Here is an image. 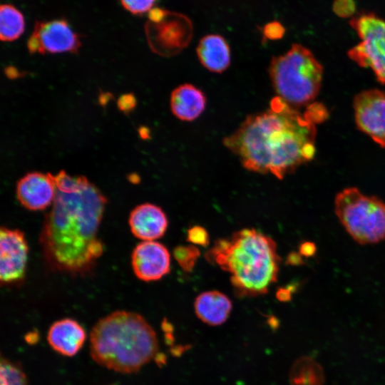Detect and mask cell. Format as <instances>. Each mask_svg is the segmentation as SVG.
<instances>
[{
	"label": "cell",
	"instance_id": "cell-5",
	"mask_svg": "<svg viewBox=\"0 0 385 385\" xmlns=\"http://www.w3.org/2000/svg\"><path fill=\"white\" fill-rule=\"evenodd\" d=\"M268 71L277 96L295 109L312 103L320 90L323 67L301 44L294 43L285 53L274 56Z\"/></svg>",
	"mask_w": 385,
	"mask_h": 385
},
{
	"label": "cell",
	"instance_id": "cell-1",
	"mask_svg": "<svg viewBox=\"0 0 385 385\" xmlns=\"http://www.w3.org/2000/svg\"><path fill=\"white\" fill-rule=\"evenodd\" d=\"M53 177L55 197L39 237L43 256L54 270L86 274L103 252L98 232L107 199L84 176L61 170Z\"/></svg>",
	"mask_w": 385,
	"mask_h": 385
},
{
	"label": "cell",
	"instance_id": "cell-28",
	"mask_svg": "<svg viewBox=\"0 0 385 385\" xmlns=\"http://www.w3.org/2000/svg\"><path fill=\"white\" fill-rule=\"evenodd\" d=\"M317 250L316 245L314 242L305 241L300 244L299 247V253L306 257L313 256Z\"/></svg>",
	"mask_w": 385,
	"mask_h": 385
},
{
	"label": "cell",
	"instance_id": "cell-26",
	"mask_svg": "<svg viewBox=\"0 0 385 385\" xmlns=\"http://www.w3.org/2000/svg\"><path fill=\"white\" fill-rule=\"evenodd\" d=\"M263 35L268 39L276 40L282 38L285 32L284 27L274 21L267 24L262 29Z\"/></svg>",
	"mask_w": 385,
	"mask_h": 385
},
{
	"label": "cell",
	"instance_id": "cell-29",
	"mask_svg": "<svg viewBox=\"0 0 385 385\" xmlns=\"http://www.w3.org/2000/svg\"><path fill=\"white\" fill-rule=\"evenodd\" d=\"M168 11L159 8H153L148 12V19L150 22L158 23L161 21L167 14Z\"/></svg>",
	"mask_w": 385,
	"mask_h": 385
},
{
	"label": "cell",
	"instance_id": "cell-8",
	"mask_svg": "<svg viewBox=\"0 0 385 385\" xmlns=\"http://www.w3.org/2000/svg\"><path fill=\"white\" fill-rule=\"evenodd\" d=\"M27 46L30 53H76L81 41L67 21L54 19L36 21Z\"/></svg>",
	"mask_w": 385,
	"mask_h": 385
},
{
	"label": "cell",
	"instance_id": "cell-33",
	"mask_svg": "<svg viewBox=\"0 0 385 385\" xmlns=\"http://www.w3.org/2000/svg\"><path fill=\"white\" fill-rule=\"evenodd\" d=\"M139 133H140V137L143 139L148 138L149 136V132L147 128H144V127L141 128L139 130Z\"/></svg>",
	"mask_w": 385,
	"mask_h": 385
},
{
	"label": "cell",
	"instance_id": "cell-23",
	"mask_svg": "<svg viewBox=\"0 0 385 385\" xmlns=\"http://www.w3.org/2000/svg\"><path fill=\"white\" fill-rule=\"evenodd\" d=\"M123 6L135 15L149 12L154 6L156 0H120Z\"/></svg>",
	"mask_w": 385,
	"mask_h": 385
},
{
	"label": "cell",
	"instance_id": "cell-31",
	"mask_svg": "<svg viewBox=\"0 0 385 385\" xmlns=\"http://www.w3.org/2000/svg\"><path fill=\"white\" fill-rule=\"evenodd\" d=\"M291 291L287 288H279L276 292V297L281 302H287L291 299Z\"/></svg>",
	"mask_w": 385,
	"mask_h": 385
},
{
	"label": "cell",
	"instance_id": "cell-32",
	"mask_svg": "<svg viewBox=\"0 0 385 385\" xmlns=\"http://www.w3.org/2000/svg\"><path fill=\"white\" fill-rule=\"evenodd\" d=\"M18 73H18L17 70L14 67H8V68H6V74L9 78H13L18 77V76H19Z\"/></svg>",
	"mask_w": 385,
	"mask_h": 385
},
{
	"label": "cell",
	"instance_id": "cell-21",
	"mask_svg": "<svg viewBox=\"0 0 385 385\" xmlns=\"http://www.w3.org/2000/svg\"><path fill=\"white\" fill-rule=\"evenodd\" d=\"M1 385H27L26 375L20 364L1 357Z\"/></svg>",
	"mask_w": 385,
	"mask_h": 385
},
{
	"label": "cell",
	"instance_id": "cell-3",
	"mask_svg": "<svg viewBox=\"0 0 385 385\" xmlns=\"http://www.w3.org/2000/svg\"><path fill=\"white\" fill-rule=\"evenodd\" d=\"M206 259L230 274L234 291L240 297L266 294L277 279L281 262L274 240L252 228L218 240Z\"/></svg>",
	"mask_w": 385,
	"mask_h": 385
},
{
	"label": "cell",
	"instance_id": "cell-27",
	"mask_svg": "<svg viewBox=\"0 0 385 385\" xmlns=\"http://www.w3.org/2000/svg\"><path fill=\"white\" fill-rule=\"evenodd\" d=\"M117 105L121 111L128 113L136 106L135 97L131 93L123 94L118 100Z\"/></svg>",
	"mask_w": 385,
	"mask_h": 385
},
{
	"label": "cell",
	"instance_id": "cell-9",
	"mask_svg": "<svg viewBox=\"0 0 385 385\" xmlns=\"http://www.w3.org/2000/svg\"><path fill=\"white\" fill-rule=\"evenodd\" d=\"M353 107L358 128L385 148V92L363 91L355 96Z\"/></svg>",
	"mask_w": 385,
	"mask_h": 385
},
{
	"label": "cell",
	"instance_id": "cell-14",
	"mask_svg": "<svg viewBox=\"0 0 385 385\" xmlns=\"http://www.w3.org/2000/svg\"><path fill=\"white\" fill-rule=\"evenodd\" d=\"M128 222L134 236L145 241H153L161 237L168 225L163 210L151 203L136 206L130 214Z\"/></svg>",
	"mask_w": 385,
	"mask_h": 385
},
{
	"label": "cell",
	"instance_id": "cell-2",
	"mask_svg": "<svg viewBox=\"0 0 385 385\" xmlns=\"http://www.w3.org/2000/svg\"><path fill=\"white\" fill-rule=\"evenodd\" d=\"M316 123L308 111L302 114L276 96L270 109L247 116L222 142L245 169L282 180L314 158Z\"/></svg>",
	"mask_w": 385,
	"mask_h": 385
},
{
	"label": "cell",
	"instance_id": "cell-30",
	"mask_svg": "<svg viewBox=\"0 0 385 385\" xmlns=\"http://www.w3.org/2000/svg\"><path fill=\"white\" fill-rule=\"evenodd\" d=\"M302 256L297 252H291L287 258V264L291 265H300L303 264Z\"/></svg>",
	"mask_w": 385,
	"mask_h": 385
},
{
	"label": "cell",
	"instance_id": "cell-15",
	"mask_svg": "<svg viewBox=\"0 0 385 385\" xmlns=\"http://www.w3.org/2000/svg\"><path fill=\"white\" fill-rule=\"evenodd\" d=\"M86 338L83 327L70 318L53 323L47 334V340L51 347L66 356L76 355L83 346Z\"/></svg>",
	"mask_w": 385,
	"mask_h": 385
},
{
	"label": "cell",
	"instance_id": "cell-22",
	"mask_svg": "<svg viewBox=\"0 0 385 385\" xmlns=\"http://www.w3.org/2000/svg\"><path fill=\"white\" fill-rule=\"evenodd\" d=\"M200 252L194 245H180L173 250V256L180 267L187 272L192 271Z\"/></svg>",
	"mask_w": 385,
	"mask_h": 385
},
{
	"label": "cell",
	"instance_id": "cell-20",
	"mask_svg": "<svg viewBox=\"0 0 385 385\" xmlns=\"http://www.w3.org/2000/svg\"><path fill=\"white\" fill-rule=\"evenodd\" d=\"M23 14L13 5L2 4L0 9V37L3 41H12L24 31Z\"/></svg>",
	"mask_w": 385,
	"mask_h": 385
},
{
	"label": "cell",
	"instance_id": "cell-7",
	"mask_svg": "<svg viewBox=\"0 0 385 385\" xmlns=\"http://www.w3.org/2000/svg\"><path fill=\"white\" fill-rule=\"evenodd\" d=\"M360 42L348 51L359 66L371 68L385 86V20L374 13H363L349 21Z\"/></svg>",
	"mask_w": 385,
	"mask_h": 385
},
{
	"label": "cell",
	"instance_id": "cell-13",
	"mask_svg": "<svg viewBox=\"0 0 385 385\" xmlns=\"http://www.w3.org/2000/svg\"><path fill=\"white\" fill-rule=\"evenodd\" d=\"M16 196L25 208L42 210L53 203L55 183L53 175L40 172L29 173L16 185Z\"/></svg>",
	"mask_w": 385,
	"mask_h": 385
},
{
	"label": "cell",
	"instance_id": "cell-11",
	"mask_svg": "<svg viewBox=\"0 0 385 385\" xmlns=\"http://www.w3.org/2000/svg\"><path fill=\"white\" fill-rule=\"evenodd\" d=\"M149 42L156 51L171 53L181 49L188 43L191 35V24L184 16L167 12L158 23L149 22L147 25Z\"/></svg>",
	"mask_w": 385,
	"mask_h": 385
},
{
	"label": "cell",
	"instance_id": "cell-24",
	"mask_svg": "<svg viewBox=\"0 0 385 385\" xmlns=\"http://www.w3.org/2000/svg\"><path fill=\"white\" fill-rule=\"evenodd\" d=\"M187 240L194 245L202 247H206L210 243L207 231L200 225L192 226L188 230Z\"/></svg>",
	"mask_w": 385,
	"mask_h": 385
},
{
	"label": "cell",
	"instance_id": "cell-6",
	"mask_svg": "<svg viewBox=\"0 0 385 385\" xmlns=\"http://www.w3.org/2000/svg\"><path fill=\"white\" fill-rule=\"evenodd\" d=\"M334 211L341 224L354 241L372 245L385 239V202L376 196L347 188L334 199Z\"/></svg>",
	"mask_w": 385,
	"mask_h": 385
},
{
	"label": "cell",
	"instance_id": "cell-25",
	"mask_svg": "<svg viewBox=\"0 0 385 385\" xmlns=\"http://www.w3.org/2000/svg\"><path fill=\"white\" fill-rule=\"evenodd\" d=\"M356 6L354 0H335L333 4L334 13L343 18L353 15Z\"/></svg>",
	"mask_w": 385,
	"mask_h": 385
},
{
	"label": "cell",
	"instance_id": "cell-19",
	"mask_svg": "<svg viewBox=\"0 0 385 385\" xmlns=\"http://www.w3.org/2000/svg\"><path fill=\"white\" fill-rule=\"evenodd\" d=\"M289 381L290 385H323L324 377L320 365L312 358L304 356L293 364Z\"/></svg>",
	"mask_w": 385,
	"mask_h": 385
},
{
	"label": "cell",
	"instance_id": "cell-12",
	"mask_svg": "<svg viewBox=\"0 0 385 385\" xmlns=\"http://www.w3.org/2000/svg\"><path fill=\"white\" fill-rule=\"evenodd\" d=\"M131 263L135 276L145 282L160 279L170 271V256L165 245L144 241L134 248Z\"/></svg>",
	"mask_w": 385,
	"mask_h": 385
},
{
	"label": "cell",
	"instance_id": "cell-18",
	"mask_svg": "<svg viewBox=\"0 0 385 385\" xmlns=\"http://www.w3.org/2000/svg\"><path fill=\"white\" fill-rule=\"evenodd\" d=\"M200 63L208 71L220 73L230 65L229 44L220 35L209 34L202 37L196 48Z\"/></svg>",
	"mask_w": 385,
	"mask_h": 385
},
{
	"label": "cell",
	"instance_id": "cell-17",
	"mask_svg": "<svg viewBox=\"0 0 385 385\" xmlns=\"http://www.w3.org/2000/svg\"><path fill=\"white\" fill-rule=\"evenodd\" d=\"M206 97L196 86L185 83L175 88L170 96L173 114L184 121H192L204 111Z\"/></svg>",
	"mask_w": 385,
	"mask_h": 385
},
{
	"label": "cell",
	"instance_id": "cell-10",
	"mask_svg": "<svg viewBox=\"0 0 385 385\" xmlns=\"http://www.w3.org/2000/svg\"><path fill=\"white\" fill-rule=\"evenodd\" d=\"M1 284L16 283L25 275L29 247L24 234L18 229L0 230Z\"/></svg>",
	"mask_w": 385,
	"mask_h": 385
},
{
	"label": "cell",
	"instance_id": "cell-4",
	"mask_svg": "<svg viewBox=\"0 0 385 385\" xmlns=\"http://www.w3.org/2000/svg\"><path fill=\"white\" fill-rule=\"evenodd\" d=\"M158 351L156 333L140 314L115 311L99 319L90 334L93 360L122 374L138 371Z\"/></svg>",
	"mask_w": 385,
	"mask_h": 385
},
{
	"label": "cell",
	"instance_id": "cell-16",
	"mask_svg": "<svg viewBox=\"0 0 385 385\" xmlns=\"http://www.w3.org/2000/svg\"><path fill=\"white\" fill-rule=\"evenodd\" d=\"M232 304L225 294L217 291H206L195 299L194 310L197 318L210 326L225 323L232 311Z\"/></svg>",
	"mask_w": 385,
	"mask_h": 385
}]
</instances>
